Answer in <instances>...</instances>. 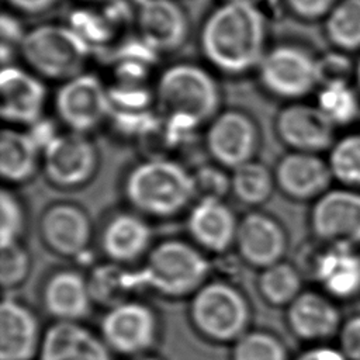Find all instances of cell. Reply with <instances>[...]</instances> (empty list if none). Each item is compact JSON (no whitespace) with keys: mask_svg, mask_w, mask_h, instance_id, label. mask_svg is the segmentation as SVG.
<instances>
[{"mask_svg":"<svg viewBox=\"0 0 360 360\" xmlns=\"http://www.w3.org/2000/svg\"><path fill=\"white\" fill-rule=\"evenodd\" d=\"M264 41L263 15L249 0H226L210 14L201 31L205 58L229 75L257 68L266 53Z\"/></svg>","mask_w":360,"mask_h":360,"instance_id":"obj_1","label":"cell"},{"mask_svg":"<svg viewBox=\"0 0 360 360\" xmlns=\"http://www.w3.org/2000/svg\"><path fill=\"white\" fill-rule=\"evenodd\" d=\"M124 194L127 201L143 215L174 217L195 198L193 173L176 160L152 158L128 172Z\"/></svg>","mask_w":360,"mask_h":360,"instance_id":"obj_2","label":"cell"},{"mask_svg":"<svg viewBox=\"0 0 360 360\" xmlns=\"http://www.w3.org/2000/svg\"><path fill=\"white\" fill-rule=\"evenodd\" d=\"M156 98L170 127L187 131L212 120L218 114L219 89L214 77L193 63H177L159 77Z\"/></svg>","mask_w":360,"mask_h":360,"instance_id":"obj_3","label":"cell"},{"mask_svg":"<svg viewBox=\"0 0 360 360\" xmlns=\"http://www.w3.org/2000/svg\"><path fill=\"white\" fill-rule=\"evenodd\" d=\"M142 287L167 298L193 295L210 273V262L201 249L179 239H166L153 246L138 270Z\"/></svg>","mask_w":360,"mask_h":360,"instance_id":"obj_4","label":"cell"},{"mask_svg":"<svg viewBox=\"0 0 360 360\" xmlns=\"http://www.w3.org/2000/svg\"><path fill=\"white\" fill-rule=\"evenodd\" d=\"M190 321L194 329L215 343L236 342L248 332L250 305L235 285L222 281L204 283L191 297Z\"/></svg>","mask_w":360,"mask_h":360,"instance_id":"obj_5","label":"cell"},{"mask_svg":"<svg viewBox=\"0 0 360 360\" xmlns=\"http://www.w3.org/2000/svg\"><path fill=\"white\" fill-rule=\"evenodd\" d=\"M20 49L39 76L68 80L82 73L90 45L73 27L45 24L25 32Z\"/></svg>","mask_w":360,"mask_h":360,"instance_id":"obj_6","label":"cell"},{"mask_svg":"<svg viewBox=\"0 0 360 360\" xmlns=\"http://www.w3.org/2000/svg\"><path fill=\"white\" fill-rule=\"evenodd\" d=\"M55 111L69 131L87 134L112 114L110 90L94 75L80 73L58 89Z\"/></svg>","mask_w":360,"mask_h":360,"instance_id":"obj_7","label":"cell"},{"mask_svg":"<svg viewBox=\"0 0 360 360\" xmlns=\"http://www.w3.org/2000/svg\"><path fill=\"white\" fill-rule=\"evenodd\" d=\"M100 330L101 339L110 350L141 356L156 343L159 321L152 307L127 300L108 308L101 319Z\"/></svg>","mask_w":360,"mask_h":360,"instance_id":"obj_8","label":"cell"},{"mask_svg":"<svg viewBox=\"0 0 360 360\" xmlns=\"http://www.w3.org/2000/svg\"><path fill=\"white\" fill-rule=\"evenodd\" d=\"M257 70L262 86L281 98H300L318 84L316 60L292 45H278L267 51Z\"/></svg>","mask_w":360,"mask_h":360,"instance_id":"obj_9","label":"cell"},{"mask_svg":"<svg viewBox=\"0 0 360 360\" xmlns=\"http://www.w3.org/2000/svg\"><path fill=\"white\" fill-rule=\"evenodd\" d=\"M42 167L48 181L58 188L87 184L97 172L98 153L86 134H58L42 150Z\"/></svg>","mask_w":360,"mask_h":360,"instance_id":"obj_10","label":"cell"},{"mask_svg":"<svg viewBox=\"0 0 360 360\" xmlns=\"http://www.w3.org/2000/svg\"><path fill=\"white\" fill-rule=\"evenodd\" d=\"M259 145V131L255 121L238 110L217 114L205 132V146L214 162L226 169L253 160Z\"/></svg>","mask_w":360,"mask_h":360,"instance_id":"obj_11","label":"cell"},{"mask_svg":"<svg viewBox=\"0 0 360 360\" xmlns=\"http://www.w3.org/2000/svg\"><path fill=\"white\" fill-rule=\"evenodd\" d=\"M314 233L330 243L360 245V193L333 188L319 195L311 211Z\"/></svg>","mask_w":360,"mask_h":360,"instance_id":"obj_12","label":"cell"},{"mask_svg":"<svg viewBox=\"0 0 360 360\" xmlns=\"http://www.w3.org/2000/svg\"><path fill=\"white\" fill-rule=\"evenodd\" d=\"M335 124L318 105L290 104L276 118L278 138L295 152L318 153L333 146Z\"/></svg>","mask_w":360,"mask_h":360,"instance_id":"obj_13","label":"cell"},{"mask_svg":"<svg viewBox=\"0 0 360 360\" xmlns=\"http://www.w3.org/2000/svg\"><path fill=\"white\" fill-rule=\"evenodd\" d=\"M44 245L63 257H77L86 252L91 239V222L76 204L56 202L45 208L39 218Z\"/></svg>","mask_w":360,"mask_h":360,"instance_id":"obj_14","label":"cell"},{"mask_svg":"<svg viewBox=\"0 0 360 360\" xmlns=\"http://www.w3.org/2000/svg\"><path fill=\"white\" fill-rule=\"evenodd\" d=\"M235 246L245 263L266 269L281 262L287 248V236L277 219L252 211L239 219Z\"/></svg>","mask_w":360,"mask_h":360,"instance_id":"obj_15","label":"cell"},{"mask_svg":"<svg viewBox=\"0 0 360 360\" xmlns=\"http://www.w3.org/2000/svg\"><path fill=\"white\" fill-rule=\"evenodd\" d=\"M1 117L18 125H32L42 118L46 89L32 73L6 65L0 76Z\"/></svg>","mask_w":360,"mask_h":360,"instance_id":"obj_16","label":"cell"},{"mask_svg":"<svg viewBox=\"0 0 360 360\" xmlns=\"http://www.w3.org/2000/svg\"><path fill=\"white\" fill-rule=\"evenodd\" d=\"M276 186L290 198H318L333 179L328 162L316 153L290 152L284 155L274 170Z\"/></svg>","mask_w":360,"mask_h":360,"instance_id":"obj_17","label":"cell"},{"mask_svg":"<svg viewBox=\"0 0 360 360\" xmlns=\"http://www.w3.org/2000/svg\"><path fill=\"white\" fill-rule=\"evenodd\" d=\"M239 219L224 200H198L187 217V231L201 250L224 253L235 245Z\"/></svg>","mask_w":360,"mask_h":360,"instance_id":"obj_18","label":"cell"},{"mask_svg":"<svg viewBox=\"0 0 360 360\" xmlns=\"http://www.w3.org/2000/svg\"><path fill=\"white\" fill-rule=\"evenodd\" d=\"M136 21L142 41L152 51L170 52L186 41L187 18L173 0H143Z\"/></svg>","mask_w":360,"mask_h":360,"instance_id":"obj_19","label":"cell"},{"mask_svg":"<svg viewBox=\"0 0 360 360\" xmlns=\"http://www.w3.org/2000/svg\"><path fill=\"white\" fill-rule=\"evenodd\" d=\"M39 360H112L110 347L79 322L56 321L41 342Z\"/></svg>","mask_w":360,"mask_h":360,"instance_id":"obj_20","label":"cell"},{"mask_svg":"<svg viewBox=\"0 0 360 360\" xmlns=\"http://www.w3.org/2000/svg\"><path fill=\"white\" fill-rule=\"evenodd\" d=\"M35 314L14 298L0 305V360H31L41 347Z\"/></svg>","mask_w":360,"mask_h":360,"instance_id":"obj_21","label":"cell"},{"mask_svg":"<svg viewBox=\"0 0 360 360\" xmlns=\"http://www.w3.org/2000/svg\"><path fill=\"white\" fill-rule=\"evenodd\" d=\"M42 301L46 312L56 321L79 322L91 309L89 280L79 271L59 270L46 280Z\"/></svg>","mask_w":360,"mask_h":360,"instance_id":"obj_22","label":"cell"},{"mask_svg":"<svg viewBox=\"0 0 360 360\" xmlns=\"http://www.w3.org/2000/svg\"><path fill=\"white\" fill-rule=\"evenodd\" d=\"M152 229L138 214L114 215L101 233V250L112 263L128 264L141 259L150 249Z\"/></svg>","mask_w":360,"mask_h":360,"instance_id":"obj_23","label":"cell"},{"mask_svg":"<svg viewBox=\"0 0 360 360\" xmlns=\"http://www.w3.org/2000/svg\"><path fill=\"white\" fill-rule=\"evenodd\" d=\"M287 322L298 338L321 340L339 329L340 314L328 297L315 291H302L287 307Z\"/></svg>","mask_w":360,"mask_h":360,"instance_id":"obj_24","label":"cell"},{"mask_svg":"<svg viewBox=\"0 0 360 360\" xmlns=\"http://www.w3.org/2000/svg\"><path fill=\"white\" fill-rule=\"evenodd\" d=\"M315 276L330 295L349 298L360 290V256L352 246L332 243L318 257Z\"/></svg>","mask_w":360,"mask_h":360,"instance_id":"obj_25","label":"cell"},{"mask_svg":"<svg viewBox=\"0 0 360 360\" xmlns=\"http://www.w3.org/2000/svg\"><path fill=\"white\" fill-rule=\"evenodd\" d=\"M39 146L28 132L4 128L0 135V173L8 183L30 180L38 167Z\"/></svg>","mask_w":360,"mask_h":360,"instance_id":"obj_26","label":"cell"},{"mask_svg":"<svg viewBox=\"0 0 360 360\" xmlns=\"http://www.w3.org/2000/svg\"><path fill=\"white\" fill-rule=\"evenodd\" d=\"M122 266L111 262V264L100 266L91 273L87 280L93 301L103 302L111 308L127 301V295L132 290L142 287L139 273L128 271Z\"/></svg>","mask_w":360,"mask_h":360,"instance_id":"obj_27","label":"cell"},{"mask_svg":"<svg viewBox=\"0 0 360 360\" xmlns=\"http://www.w3.org/2000/svg\"><path fill=\"white\" fill-rule=\"evenodd\" d=\"M276 186L274 173L260 162L250 160L232 170L231 191L242 204L256 207L266 202Z\"/></svg>","mask_w":360,"mask_h":360,"instance_id":"obj_28","label":"cell"},{"mask_svg":"<svg viewBox=\"0 0 360 360\" xmlns=\"http://www.w3.org/2000/svg\"><path fill=\"white\" fill-rule=\"evenodd\" d=\"M257 290L267 304L273 307H288L302 292L301 276L292 264L281 260L262 269Z\"/></svg>","mask_w":360,"mask_h":360,"instance_id":"obj_29","label":"cell"},{"mask_svg":"<svg viewBox=\"0 0 360 360\" xmlns=\"http://www.w3.org/2000/svg\"><path fill=\"white\" fill-rule=\"evenodd\" d=\"M326 35L342 51L360 48V0H339L326 15Z\"/></svg>","mask_w":360,"mask_h":360,"instance_id":"obj_30","label":"cell"},{"mask_svg":"<svg viewBox=\"0 0 360 360\" xmlns=\"http://www.w3.org/2000/svg\"><path fill=\"white\" fill-rule=\"evenodd\" d=\"M328 165L333 179L349 187H360V134H352L335 142Z\"/></svg>","mask_w":360,"mask_h":360,"instance_id":"obj_31","label":"cell"},{"mask_svg":"<svg viewBox=\"0 0 360 360\" xmlns=\"http://www.w3.org/2000/svg\"><path fill=\"white\" fill-rule=\"evenodd\" d=\"M316 105L335 125L349 124L359 115V98L349 84L323 86Z\"/></svg>","mask_w":360,"mask_h":360,"instance_id":"obj_32","label":"cell"},{"mask_svg":"<svg viewBox=\"0 0 360 360\" xmlns=\"http://www.w3.org/2000/svg\"><path fill=\"white\" fill-rule=\"evenodd\" d=\"M232 360H287L283 343L264 330H248L233 346Z\"/></svg>","mask_w":360,"mask_h":360,"instance_id":"obj_33","label":"cell"},{"mask_svg":"<svg viewBox=\"0 0 360 360\" xmlns=\"http://www.w3.org/2000/svg\"><path fill=\"white\" fill-rule=\"evenodd\" d=\"M25 228L24 207L17 195L3 188L0 193V240L1 246L20 242Z\"/></svg>","mask_w":360,"mask_h":360,"instance_id":"obj_34","label":"cell"},{"mask_svg":"<svg viewBox=\"0 0 360 360\" xmlns=\"http://www.w3.org/2000/svg\"><path fill=\"white\" fill-rule=\"evenodd\" d=\"M30 255L20 242L1 246L0 280L3 288H15L30 273Z\"/></svg>","mask_w":360,"mask_h":360,"instance_id":"obj_35","label":"cell"},{"mask_svg":"<svg viewBox=\"0 0 360 360\" xmlns=\"http://www.w3.org/2000/svg\"><path fill=\"white\" fill-rule=\"evenodd\" d=\"M194 194L198 200H222L231 191V176L221 166L205 165L193 172Z\"/></svg>","mask_w":360,"mask_h":360,"instance_id":"obj_36","label":"cell"},{"mask_svg":"<svg viewBox=\"0 0 360 360\" xmlns=\"http://www.w3.org/2000/svg\"><path fill=\"white\" fill-rule=\"evenodd\" d=\"M318 66V84L332 86V84H347L353 68L349 60L342 55H329L316 60Z\"/></svg>","mask_w":360,"mask_h":360,"instance_id":"obj_37","label":"cell"},{"mask_svg":"<svg viewBox=\"0 0 360 360\" xmlns=\"http://www.w3.org/2000/svg\"><path fill=\"white\" fill-rule=\"evenodd\" d=\"M291 11L305 20L328 15L339 0H285Z\"/></svg>","mask_w":360,"mask_h":360,"instance_id":"obj_38","label":"cell"},{"mask_svg":"<svg viewBox=\"0 0 360 360\" xmlns=\"http://www.w3.org/2000/svg\"><path fill=\"white\" fill-rule=\"evenodd\" d=\"M342 352L350 360H360V316L350 318L340 329Z\"/></svg>","mask_w":360,"mask_h":360,"instance_id":"obj_39","label":"cell"},{"mask_svg":"<svg viewBox=\"0 0 360 360\" xmlns=\"http://www.w3.org/2000/svg\"><path fill=\"white\" fill-rule=\"evenodd\" d=\"M1 45L13 48L15 44H21L25 32L21 28V24L13 17L4 13L1 15Z\"/></svg>","mask_w":360,"mask_h":360,"instance_id":"obj_40","label":"cell"},{"mask_svg":"<svg viewBox=\"0 0 360 360\" xmlns=\"http://www.w3.org/2000/svg\"><path fill=\"white\" fill-rule=\"evenodd\" d=\"M10 7L27 14H38L49 10L58 0H4Z\"/></svg>","mask_w":360,"mask_h":360,"instance_id":"obj_41","label":"cell"},{"mask_svg":"<svg viewBox=\"0 0 360 360\" xmlns=\"http://www.w3.org/2000/svg\"><path fill=\"white\" fill-rule=\"evenodd\" d=\"M297 360H347L343 352H339L333 347L318 346L304 352Z\"/></svg>","mask_w":360,"mask_h":360,"instance_id":"obj_42","label":"cell"},{"mask_svg":"<svg viewBox=\"0 0 360 360\" xmlns=\"http://www.w3.org/2000/svg\"><path fill=\"white\" fill-rule=\"evenodd\" d=\"M354 77H356V82H357V87L360 90V60H359V63H357V66L354 69Z\"/></svg>","mask_w":360,"mask_h":360,"instance_id":"obj_43","label":"cell"},{"mask_svg":"<svg viewBox=\"0 0 360 360\" xmlns=\"http://www.w3.org/2000/svg\"><path fill=\"white\" fill-rule=\"evenodd\" d=\"M135 360H159V359L152 357V356H138Z\"/></svg>","mask_w":360,"mask_h":360,"instance_id":"obj_44","label":"cell"},{"mask_svg":"<svg viewBox=\"0 0 360 360\" xmlns=\"http://www.w3.org/2000/svg\"><path fill=\"white\" fill-rule=\"evenodd\" d=\"M86 1H97V3H101V1H108V0H86Z\"/></svg>","mask_w":360,"mask_h":360,"instance_id":"obj_45","label":"cell"}]
</instances>
